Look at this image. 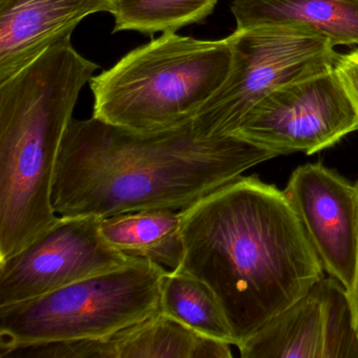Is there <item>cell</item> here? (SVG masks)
Listing matches in <instances>:
<instances>
[{
  "mask_svg": "<svg viewBox=\"0 0 358 358\" xmlns=\"http://www.w3.org/2000/svg\"><path fill=\"white\" fill-rule=\"evenodd\" d=\"M335 74L358 116V48L335 60Z\"/></svg>",
  "mask_w": 358,
  "mask_h": 358,
  "instance_id": "obj_17",
  "label": "cell"
},
{
  "mask_svg": "<svg viewBox=\"0 0 358 358\" xmlns=\"http://www.w3.org/2000/svg\"><path fill=\"white\" fill-rule=\"evenodd\" d=\"M160 311L198 334L234 345L219 299L204 282L187 272L167 270L161 286Z\"/></svg>",
  "mask_w": 358,
  "mask_h": 358,
  "instance_id": "obj_15",
  "label": "cell"
},
{
  "mask_svg": "<svg viewBox=\"0 0 358 358\" xmlns=\"http://www.w3.org/2000/svg\"><path fill=\"white\" fill-rule=\"evenodd\" d=\"M166 268L146 259L0 307V355L24 345L97 339L160 312Z\"/></svg>",
  "mask_w": 358,
  "mask_h": 358,
  "instance_id": "obj_5",
  "label": "cell"
},
{
  "mask_svg": "<svg viewBox=\"0 0 358 358\" xmlns=\"http://www.w3.org/2000/svg\"><path fill=\"white\" fill-rule=\"evenodd\" d=\"M276 155L240 138H202L192 120L139 133L92 117L73 119L52 202L60 217L182 210Z\"/></svg>",
  "mask_w": 358,
  "mask_h": 358,
  "instance_id": "obj_1",
  "label": "cell"
},
{
  "mask_svg": "<svg viewBox=\"0 0 358 358\" xmlns=\"http://www.w3.org/2000/svg\"><path fill=\"white\" fill-rule=\"evenodd\" d=\"M324 271L351 290L358 253V187L320 163L297 167L284 190Z\"/></svg>",
  "mask_w": 358,
  "mask_h": 358,
  "instance_id": "obj_10",
  "label": "cell"
},
{
  "mask_svg": "<svg viewBox=\"0 0 358 358\" xmlns=\"http://www.w3.org/2000/svg\"><path fill=\"white\" fill-rule=\"evenodd\" d=\"M178 269L221 303L238 347L305 295L324 268L282 190L241 176L182 209Z\"/></svg>",
  "mask_w": 358,
  "mask_h": 358,
  "instance_id": "obj_2",
  "label": "cell"
},
{
  "mask_svg": "<svg viewBox=\"0 0 358 358\" xmlns=\"http://www.w3.org/2000/svg\"><path fill=\"white\" fill-rule=\"evenodd\" d=\"M230 345L160 311L101 338L24 345L1 358H230Z\"/></svg>",
  "mask_w": 358,
  "mask_h": 358,
  "instance_id": "obj_11",
  "label": "cell"
},
{
  "mask_svg": "<svg viewBox=\"0 0 358 358\" xmlns=\"http://www.w3.org/2000/svg\"><path fill=\"white\" fill-rule=\"evenodd\" d=\"M356 131L358 116L329 64L276 87L234 136L280 157L315 154Z\"/></svg>",
  "mask_w": 358,
  "mask_h": 358,
  "instance_id": "obj_7",
  "label": "cell"
},
{
  "mask_svg": "<svg viewBox=\"0 0 358 358\" xmlns=\"http://www.w3.org/2000/svg\"><path fill=\"white\" fill-rule=\"evenodd\" d=\"M101 219L59 215L47 231L0 261V307L35 299L136 259L104 238Z\"/></svg>",
  "mask_w": 358,
  "mask_h": 358,
  "instance_id": "obj_8",
  "label": "cell"
},
{
  "mask_svg": "<svg viewBox=\"0 0 358 358\" xmlns=\"http://www.w3.org/2000/svg\"><path fill=\"white\" fill-rule=\"evenodd\" d=\"M110 10V0H0V83L71 38L87 16Z\"/></svg>",
  "mask_w": 358,
  "mask_h": 358,
  "instance_id": "obj_12",
  "label": "cell"
},
{
  "mask_svg": "<svg viewBox=\"0 0 358 358\" xmlns=\"http://www.w3.org/2000/svg\"><path fill=\"white\" fill-rule=\"evenodd\" d=\"M358 187V181L356 182ZM349 294L350 303H351L352 313H353L354 324L358 334V253L357 262H356L355 275H354L353 285L351 290L348 292Z\"/></svg>",
  "mask_w": 358,
  "mask_h": 358,
  "instance_id": "obj_18",
  "label": "cell"
},
{
  "mask_svg": "<svg viewBox=\"0 0 358 358\" xmlns=\"http://www.w3.org/2000/svg\"><path fill=\"white\" fill-rule=\"evenodd\" d=\"M234 64L219 91L192 119L199 137L234 136L248 113L276 87L334 64L324 37L287 27H255L230 35Z\"/></svg>",
  "mask_w": 358,
  "mask_h": 358,
  "instance_id": "obj_6",
  "label": "cell"
},
{
  "mask_svg": "<svg viewBox=\"0 0 358 358\" xmlns=\"http://www.w3.org/2000/svg\"><path fill=\"white\" fill-rule=\"evenodd\" d=\"M181 219V210L150 209L102 217L100 230L124 255L176 270L184 257Z\"/></svg>",
  "mask_w": 358,
  "mask_h": 358,
  "instance_id": "obj_14",
  "label": "cell"
},
{
  "mask_svg": "<svg viewBox=\"0 0 358 358\" xmlns=\"http://www.w3.org/2000/svg\"><path fill=\"white\" fill-rule=\"evenodd\" d=\"M232 64L229 36L199 41L163 33L92 77L93 116L139 133L185 124L219 91Z\"/></svg>",
  "mask_w": 358,
  "mask_h": 358,
  "instance_id": "obj_4",
  "label": "cell"
},
{
  "mask_svg": "<svg viewBox=\"0 0 358 358\" xmlns=\"http://www.w3.org/2000/svg\"><path fill=\"white\" fill-rule=\"evenodd\" d=\"M217 3V0H110L113 33L136 31L148 36L177 33L206 20Z\"/></svg>",
  "mask_w": 358,
  "mask_h": 358,
  "instance_id": "obj_16",
  "label": "cell"
},
{
  "mask_svg": "<svg viewBox=\"0 0 358 358\" xmlns=\"http://www.w3.org/2000/svg\"><path fill=\"white\" fill-rule=\"evenodd\" d=\"M236 30L287 27L313 33L334 47L358 45V0H234Z\"/></svg>",
  "mask_w": 358,
  "mask_h": 358,
  "instance_id": "obj_13",
  "label": "cell"
},
{
  "mask_svg": "<svg viewBox=\"0 0 358 358\" xmlns=\"http://www.w3.org/2000/svg\"><path fill=\"white\" fill-rule=\"evenodd\" d=\"M97 69L68 38L0 83V261L59 219L52 194L62 142Z\"/></svg>",
  "mask_w": 358,
  "mask_h": 358,
  "instance_id": "obj_3",
  "label": "cell"
},
{
  "mask_svg": "<svg viewBox=\"0 0 358 358\" xmlns=\"http://www.w3.org/2000/svg\"><path fill=\"white\" fill-rule=\"evenodd\" d=\"M238 349L243 358H358L347 289L324 276Z\"/></svg>",
  "mask_w": 358,
  "mask_h": 358,
  "instance_id": "obj_9",
  "label": "cell"
}]
</instances>
